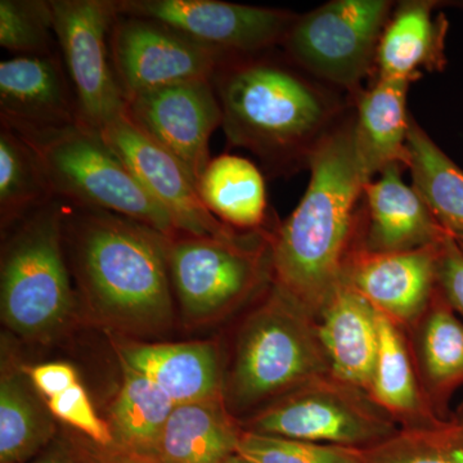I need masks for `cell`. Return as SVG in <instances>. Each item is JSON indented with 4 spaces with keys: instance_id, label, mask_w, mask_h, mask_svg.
Listing matches in <instances>:
<instances>
[{
    "instance_id": "obj_34",
    "label": "cell",
    "mask_w": 463,
    "mask_h": 463,
    "mask_svg": "<svg viewBox=\"0 0 463 463\" xmlns=\"http://www.w3.org/2000/svg\"><path fill=\"white\" fill-rule=\"evenodd\" d=\"M438 286L450 307L463 316V246L450 233L440 246Z\"/></svg>"
},
{
    "instance_id": "obj_32",
    "label": "cell",
    "mask_w": 463,
    "mask_h": 463,
    "mask_svg": "<svg viewBox=\"0 0 463 463\" xmlns=\"http://www.w3.org/2000/svg\"><path fill=\"white\" fill-rule=\"evenodd\" d=\"M236 455L251 463H364L353 448L241 432Z\"/></svg>"
},
{
    "instance_id": "obj_40",
    "label": "cell",
    "mask_w": 463,
    "mask_h": 463,
    "mask_svg": "<svg viewBox=\"0 0 463 463\" xmlns=\"http://www.w3.org/2000/svg\"><path fill=\"white\" fill-rule=\"evenodd\" d=\"M459 243H461V242H459ZM461 245H462V243H461ZM462 246H463V245H462Z\"/></svg>"
},
{
    "instance_id": "obj_27",
    "label": "cell",
    "mask_w": 463,
    "mask_h": 463,
    "mask_svg": "<svg viewBox=\"0 0 463 463\" xmlns=\"http://www.w3.org/2000/svg\"><path fill=\"white\" fill-rule=\"evenodd\" d=\"M377 323L379 347L368 394L374 403L403 425L434 417L417 383L410 352L398 323L379 310Z\"/></svg>"
},
{
    "instance_id": "obj_35",
    "label": "cell",
    "mask_w": 463,
    "mask_h": 463,
    "mask_svg": "<svg viewBox=\"0 0 463 463\" xmlns=\"http://www.w3.org/2000/svg\"><path fill=\"white\" fill-rule=\"evenodd\" d=\"M25 371L33 388L38 390L39 394L47 401L71 388L79 381L78 371L71 364L63 362H52L33 365Z\"/></svg>"
},
{
    "instance_id": "obj_5",
    "label": "cell",
    "mask_w": 463,
    "mask_h": 463,
    "mask_svg": "<svg viewBox=\"0 0 463 463\" xmlns=\"http://www.w3.org/2000/svg\"><path fill=\"white\" fill-rule=\"evenodd\" d=\"M3 243V323L25 340L47 343L76 313L63 240L62 200L53 199L12 228Z\"/></svg>"
},
{
    "instance_id": "obj_21",
    "label": "cell",
    "mask_w": 463,
    "mask_h": 463,
    "mask_svg": "<svg viewBox=\"0 0 463 463\" xmlns=\"http://www.w3.org/2000/svg\"><path fill=\"white\" fill-rule=\"evenodd\" d=\"M241 432L224 399L175 405L151 462L224 463L236 455Z\"/></svg>"
},
{
    "instance_id": "obj_4",
    "label": "cell",
    "mask_w": 463,
    "mask_h": 463,
    "mask_svg": "<svg viewBox=\"0 0 463 463\" xmlns=\"http://www.w3.org/2000/svg\"><path fill=\"white\" fill-rule=\"evenodd\" d=\"M330 373L316 319L273 285L241 328L224 380L225 407L232 414L264 408Z\"/></svg>"
},
{
    "instance_id": "obj_33",
    "label": "cell",
    "mask_w": 463,
    "mask_h": 463,
    "mask_svg": "<svg viewBox=\"0 0 463 463\" xmlns=\"http://www.w3.org/2000/svg\"><path fill=\"white\" fill-rule=\"evenodd\" d=\"M45 402L54 419L80 431L90 439L97 452H112L114 439L108 422L99 419L80 383Z\"/></svg>"
},
{
    "instance_id": "obj_2",
    "label": "cell",
    "mask_w": 463,
    "mask_h": 463,
    "mask_svg": "<svg viewBox=\"0 0 463 463\" xmlns=\"http://www.w3.org/2000/svg\"><path fill=\"white\" fill-rule=\"evenodd\" d=\"M307 166L303 199L269 233V264L273 285L316 319L345 276L370 182L356 151L354 118L341 120L323 138Z\"/></svg>"
},
{
    "instance_id": "obj_9",
    "label": "cell",
    "mask_w": 463,
    "mask_h": 463,
    "mask_svg": "<svg viewBox=\"0 0 463 463\" xmlns=\"http://www.w3.org/2000/svg\"><path fill=\"white\" fill-rule=\"evenodd\" d=\"M243 430L364 449L392 437L397 420L364 390L319 377L259 410Z\"/></svg>"
},
{
    "instance_id": "obj_11",
    "label": "cell",
    "mask_w": 463,
    "mask_h": 463,
    "mask_svg": "<svg viewBox=\"0 0 463 463\" xmlns=\"http://www.w3.org/2000/svg\"><path fill=\"white\" fill-rule=\"evenodd\" d=\"M125 99L183 81L212 80L225 54L148 18L118 14L109 36Z\"/></svg>"
},
{
    "instance_id": "obj_3",
    "label": "cell",
    "mask_w": 463,
    "mask_h": 463,
    "mask_svg": "<svg viewBox=\"0 0 463 463\" xmlns=\"http://www.w3.org/2000/svg\"><path fill=\"white\" fill-rule=\"evenodd\" d=\"M212 83L228 142L257 155L272 174L307 165L343 115L330 85L269 52L228 58Z\"/></svg>"
},
{
    "instance_id": "obj_1",
    "label": "cell",
    "mask_w": 463,
    "mask_h": 463,
    "mask_svg": "<svg viewBox=\"0 0 463 463\" xmlns=\"http://www.w3.org/2000/svg\"><path fill=\"white\" fill-rule=\"evenodd\" d=\"M62 206L66 257L91 318L121 336H156L169 330L172 239L108 210L66 200Z\"/></svg>"
},
{
    "instance_id": "obj_14",
    "label": "cell",
    "mask_w": 463,
    "mask_h": 463,
    "mask_svg": "<svg viewBox=\"0 0 463 463\" xmlns=\"http://www.w3.org/2000/svg\"><path fill=\"white\" fill-rule=\"evenodd\" d=\"M102 136L149 196L165 209L179 233L216 239L240 236L207 210L181 161L143 133L128 115L109 125Z\"/></svg>"
},
{
    "instance_id": "obj_31",
    "label": "cell",
    "mask_w": 463,
    "mask_h": 463,
    "mask_svg": "<svg viewBox=\"0 0 463 463\" xmlns=\"http://www.w3.org/2000/svg\"><path fill=\"white\" fill-rule=\"evenodd\" d=\"M0 45L14 56L57 53L51 0H2Z\"/></svg>"
},
{
    "instance_id": "obj_29",
    "label": "cell",
    "mask_w": 463,
    "mask_h": 463,
    "mask_svg": "<svg viewBox=\"0 0 463 463\" xmlns=\"http://www.w3.org/2000/svg\"><path fill=\"white\" fill-rule=\"evenodd\" d=\"M358 450L364 463H463V407L452 417L408 423Z\"/></svg>"
},
{
    "instance_id": "obj_12",
    "label": "cell",
    "mask_w": 463,
    "mask_h": 463,
    "mask_svg": "<svg viewBox=\"0 0 463 463\" xmlns=\"http://www.w3.org/2000/svg\"><path fill=\"white\" fill-rule=\"evenodd\" d=\"M118 14L157 21L228 57L282 44L298 14L218 0H116Z\"/></svg>"
},
{
    "instance_id": "obj_37",
    "label": "cell",
    "mask_w": 463,
    "mask_h": 463,
    "mask_svg": "<svg viewBox=\"0 0 463 463\" xmlns=\"http://www.w3.org/2000/svg\"><path fill=\"white\" fill-rule=\"evenodd\" d=\"M97 463H154L138 457L121 455V453L97 452L94 456Z\"/></svg>"
},
{
    "instance_id": "obj_18",
    "label": "cell",
    "mask_w": 463,
    "mask_h": 463,
    "mask_svg": "<svg viewBox=\"0 0 463 463\" xmlns=\"http://www.w3.org/2000/svg\"><path fill=\"white\" fill-rule=\"evenodd\" d=\"M403 166L392 165L380 178L365 183L367 231L362 251L371 254L410 251L437 245L448 232L439 224L420 194L402 178Z\"/></svg>"
},
{
    "instance_id": "obj_23",
    "label": "cell",
    "mask_w": 463,
    "mask_h": 463,
    "mask_svg": "<svg viewBox=\"0 0 463 463\" xmlns=\"http://www.w3.org/2000/svg\"><path fill=\"white\" fill-rule=\"evenodd\" d=\"M417 346L423 395L444 419L448 401L463 385V322L439 288L421 317Z\"/></svg>"
},
{
    "instance_id": "obj_7",
    "label": "cell",
    "mask_w": 463,
    "mask_h": 463,
    "mask_svg": "<svg viewBox=\"0 0 463 463\" xmlns=\"http://www.w3.org/2000/svg\"><path fill=\"white\" fill-rule=\"evenodd\" d=\"M173 291L185 321L203 325L222 318L251 297L270 277L269 234L259 239L197 237L170 240Z\"/></svg>"
},
{
    "instance_id": "obj_28",
    "label": "cell",
    "mask_w": 463,
    "mask_h": 463,
    "mask_svg": "<svg viewBox=\"0 0 463 463\" xmlns=\"http://www.w3.org/2000/svg\"><path fill=\"white\" fill-rule=\"evenodd\" d=\"M407 147L412 187L448 233L463 236V170L438 147L412 116Z\"/></svg>"
},
{
    "instance_id": "obj_15",
    "label": "cell",
    "mask_w": 463,
    "mask_h": 463,
    "mask_svg": "<svg viewBox=\"0 0 463 463\" xmlns=\"http://www.w3.org/2000/svg\"><path fill=\"white\" fill-rule=\"evenodd\" d=\"M441 242L390 254L358 250L350 255L344 279L379 312L398 325H412L438 291Z\"/></svg>"
},
{
    "instance_id": "obj_13",
    "label": "cell",
    "mask_w": 463,
    "mask_h": 463,
    "mask_svg": "<svg viewBox=\"0 0 463 463\" xmlns=\"http://www.w3.org/2000/svg\"><path fill=\"white\" fill-rule=\"evenodd\" d=\"M127 115L178 158L199 187L212 160L210 138L223 120L212 80L183 81L137 94L127 100Z\"/></svg>"
},
{
    "instance_id": "obj_10",
    "label": "cell",
    "mask_w": 463,
    "mask_h": 463,
    "mask_svg": "<svg viewBox=\"0 0 463 463\" xmlns=\"http://www.w3.org/2000/svg\"><path fill=\"white\" fill-rule=\"evenodd\" d=\"M61 57L74 90L79 124L102 134L127 115L112 66L109 36L116 0H51Z\"/></svg>"
},
{
    "instance_id": "obj_8",
    "label": "cell",
    "mask_w": 463,
    "mask_h": 463,
    "mask_svg": "<svg viewBox=\"0 0 463 463\" xmlns=\"http://www.w3.org/2000/svg\"><path fill=\"white\" fill-rule=\"evenodd\" d=\"M392 9L386 0L326 3L294 21L281 44L286 57L317 80L356 96L376 65Z\"/></svg>"
},
{
    "instance_id": "obj_24",
    "label": "cell",
    "mask_w": 463,
    "mask_h": 463,
    "mask_svg": "<svg viewBox=\"0 0 463 463\" xmlns=\"http://www.w3.org/2000/svg\"><path fill=\"white\" fill-rule=\"evenodd\" d=\"M197 190L207 210L232 230L257 231L267 221L264 176L248 158L228 154L212 158Z\"/></svg>"
},
{
    "instance_id": "obj_6",
    "label": "cell",
    "mask_w": 463,
    "mask_h": 463,
    "mask_svg": "<svg viewBox=\"0 0 463 463\" xmlns=\"http://www.w3.org/2000/svg\"><path fill=\"white\" fill-rule=\"evenodd\" d=\"M14 132L32 147L57 199L128 216L169 239L181 234L102 134L79 123Z\"/></svg>"
},
{
    "instance_id": "obj_30",
    "label": "cell",
    "mask_w": 463,
    "mask_h": 463,
    "mask_svg": "<svg viewBox=\"0 0 463 463\" xmlns=\"http://www.w3.org/2000/svg\"><path fill=\"white\" fill-rule=\"evenodd\" d=\"M56 199L32 147L17 133L0 128V222L7 231Z\"/></svg>"
},
{
    "instance_id": "obj_17",
    "label": "cell",
    "mask_w": 463,
    "mask_h": 463,
    "mask_svg": "<svg viewBox=\"0 0 463 463\" xmlns=\"http://www.w3.org/2000/svg\"><path fill=\"white\" fill-rule=\"evenodd\" d=\"M118 361L147 377L174 404L223 399L221 352L213 341L116 343Z\"/></svg>"
},
{
    "instance_id": "obj_36",
    "label": "cell",
    "mask_w": 463,
    "mask_h": 463,
    "mask_svg": "<svg viewBox=\"0 0 463 463\" xmlns=\"http://www.w3.org/2000/svg\"><path fill=\"white\" fill-rule=\"evenodd\" d=\"M87 457L81 450L76 449L72 444L57 438L44 450L26 463H85Z\"/></svg>"
},
{
    "instance_id": "obj_38",
    "label": "cell",
    "mask_w": 463,
    "mask_h": 463,
    "mask_svg": "<svg viewBox=\"0 0 463 463\" xmlns=\"http://www.w3.org/2000/svg\"><path fill=\"white\" fill-rule=\"evenodd\" d=\"M224 463H251L249 461H246V459H243L242 457H240L239 455H233L230 457V458L227 459Z\"/></svg>"
},
{
    "instance_id": "obj_20",
    "label": "cell",
    "mask_w": 463,
    "mask_h": 463,
    "mask_svg": "<svg viewBox=\"0 0 463 463\" xmlns=\"http://www.w3.org/2000/svg\"><path fill=\"white\" fill-rule=\"evenodd\" d=\"M410 84L377 78L370 90L356 94L354 137L356 151L368 179L386 167H408L407 139L411 115L407 111Z\"/></svg>"
},
{
    "instance_id": "obj_16",
    "label": "cell",
    "mask_w": 463,
    "mask_h": 463,
    "mask_svg": "<svg viewBox=\"0 0 463 463\" xmlns=\"http://www.w3.org/2000/svg\"><path fill=\"white\" fill-rule=\"evenodd\" d=\"M78 121L74 90L61 54L14 56L2 61V125L12 130H47Z\"/></svg>"
},
{
    "instance_id": "obj_22",
    "label": "cell",
    "mask_w": 463,
    "mask_h": 463,
    "mask_svg": "<svg viewBox=\"0 0 463 463\" xmlns=\"http://www.w3.org/2000/svg\"><path fill=\"white\" fill-rule=\"evenodd\" d=\"M57 423L25 367L3 364L0 379V463H26L56 439Z\"/></svg>"
},
{
    "instance_id": "obj_25",
    "label": "cell",
    "mask_w": 463,
    "mask_h": 463,
    "mask_svg": "<svg viewBox=\"0 0 463 463\" xmlns=\"http://www.w3.org/2000/svg\"><path fill=\"white\" fill-rule=\"evenodd\" d=\"M121 370L123 383L106 420L114 439L109 453L151 461L175 404L142 373L125 364Z\"/></svg>"
},
{
    "instance_id": "obj_26",
    "label": "cell",
    "mask_w": 463,
    "mask_h": 463,
    "mask_svg": "<svg viewBox=\"0 0 463 463\" xmlns=\"http://www.w3.org/2000/svg\"><path fill=\"white\" fill-rule=\"evenodd\" d=\"M443 33L430 3L408 2L389 18L376 54L379 78L411 83L440 58Z\"/></svg>"
},
{
    "instance_id": "obj_19",
    "label": "cell",
    "mask_w": 463,
    "mask_h": 463,
    "mask_svg": "<svg viewBox=\"0 0 463 463\" xmlns=\"http://www.w3.org/2000/svg\"><path fill=\"white\" fill-rule=\"evenodd\" d=\"M335 379L368 392L379 347L377 309L345 279L317 322Z\"/></svg>"
},
{
    "instance_id": "obj_39",
    "label": "cell",
    "mask_w": 463,
    "mask_h": 463,
    "mask_svg": "<svg viewBox=\"0 0 463 463\" xmlns=\"http://www.w3.org/2000/svg\"><path fill=\"white\" fill-rule=\"evenodd\" d=\"M452 236H453V234H452ZM455 237H456V239H457V240H458V241H459V242H461V243H462V245H463V236H455Z\"/></svg>"
}]
</instances>
